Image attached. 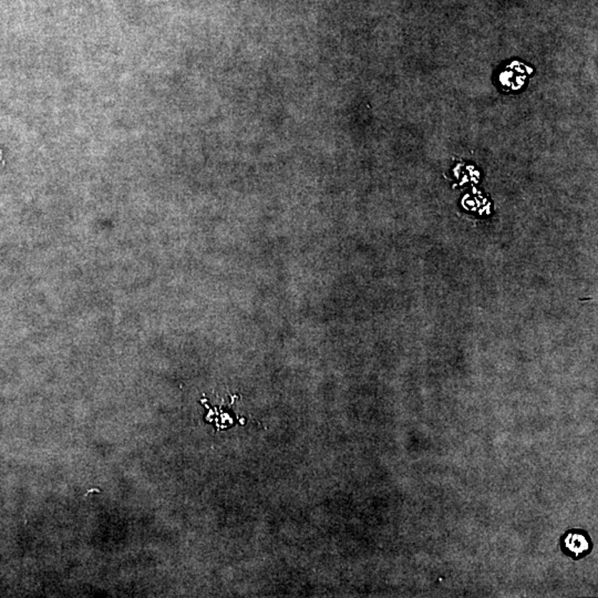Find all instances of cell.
Returning a JSON list of instances; mask_svg holds the SVG:
<instances>
[{
  "instance_id": "6da1fadb",
  "label": "cell",
  "mask_w": 598,
  "mask_h": 598,
  "mask_svg": "<svg viewBox=\"0 0 598 598\" xmlns=\"http://www.w3.org/2000/svg\"><path fill=\"white\" fill-rule=\"evenodd\" d=\"M589 539L585 537V534L581 532H571V533L566 535L564 539L565 544V549L569 551V554H573L574 557H579V555H583L589 549Z\"/></svg>"
}]
</instances>
